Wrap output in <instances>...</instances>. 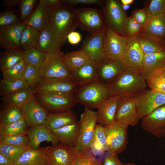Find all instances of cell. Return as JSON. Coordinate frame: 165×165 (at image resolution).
<instances>
[{
  "label": "cell",
  "mask_w": 165,
  "mask_h": 165,
  "mask_svg": "<svg viewBox=\"0 0 165 165\" xmlns=\"http://www.w3.org/2000/svg\"><path fill=\"white\" fill-rule=\"evenodd\" d=\"M47 8L50 15L47 29L63 45L69 34L78 27L75 9L63 5Z\"/></svg>",
  "instance_id": "6da1fadb"
},
{
  "label": "cell",
  "mask_w": 165,
  "mask_h": 165,
  "mask_svg": "<svg viewBox=\"0 0 165 165\" xmlns=\"http://www.w3.org/2000/svg\"><path fill=\"white\" fill-rule=\"evenodd\" d=\"M147 86L146 80L141 74L125 70L108 88L111 96L121 97L135 96Z\"/></svg>",
  "instance_id": "7a4b0ae2"
},
{
  "label": "cell",
  "mask_w": 165,
  "mask_h": 165,
  "mask_svg": "<svg viewBox=\"0 0 165 165\" xmlns=\"http://www.w3.org/2000/svg\"><path fill=\"white\" fill-rule=\"evenodd\" d=\"M73 96L76 103L93 109L97 108L111 95L108 86L97 81L85 85L77 86Z\"/></svg>",
  "instance_id": "3957f363"
},
{
  "label": "cell",
  "mask_w": 165,
  "mask_h": 165,
  "mask_svg": "<svg viewBox=\"0 0 165 165\" xmlns=\"http://www.w3.org/2000/svg\"><path fill=\"white\" fill-rule=\"evenodd\" d=\"M39 70L43 78L72 79V71L61 51L46 53Z\"/></svg>",
  "instance_id": "277c9868"
},
{
  "label": "cell",
  "mask_w": 165,
  "mask_h": 165,
  "mask_svg": "<svg viewBox=\"0 0 165 165\" xmlns=\"http://www.w3.org/2000/svg\"><path fill=\"white\" fill-rule=\"evenodd\" d=\"M100 10L106 28L125 36L124 25L127 16L121 2L117 0H106Z\"/></svg>",
  "instance_id": "5b68a950"
},
{
  "label": "cell",
  "mask_w": 165,
  "mask_h": 165,
  "mask_svg": "<svg viewBox=\"0 0 165 165\" xmlns=\"http://www.w3.org/2000/svg\"><path fill=\"white\" fill-rule=\"evenodd\" d=\"M34 96L39 104L50 113L72 110L76 102L72 95L61 93L41 92Z\"/></svg>",
  "instance_id": "8992f818"
},
{
  "label": "cell",
  "mask_w": 165,
  "mask_h": 165,
  "mask_svg": "<svg viewBox=\"0 0 165 165\" xmlns=\"http://www.w3.org/2000/svg\"><path fill=\"white\" fill-rule=\"evenodd\" d=\"M97 112L85 107L78 121L80 126L79 137L75 145L80 153L89 148L97 124Z\"/></svg>",
  "instance_id": "52a82bcc"
},
{
  "label": "cell",
  "mask_w": 165,
  "mask_h": 165,
  "mask_svg": "<svg viewBox=\"0 0 165 165\" xmlns=\"http://www.w3.org/2000/svg\"><path fill=\"white\" fill-rule=\"evenodd\" d=\"M78 27L94 34L105 31V26L100 10L90 8L75 9Z\"/></svg>",
  "instance_id": "ba28073f"
},
{
  "label": "cell",
  "mask_w": 165,
  "mask_h": 165,
  "mask_svg": "<svg viewBox=\"0 0 165 165\" xmlns=\"http://www.w3.org/2000/svg\"><path fill=\"white\" fill-rule=\"evenodd\" d=\"M128 126L124 123L114 122L104 127L107 152L117 154L125 150L127 144Z\"/></svg>",
  "instance_id": "9c48e42d"
},
{
  "label": "cell",
  "mask_w": 165,
  "mask_h": 165,
  "mask_svg": "<svg viewBox=\"0 0 165 165\" xmlns=\"http://www.w3.org/2000/svg\"><path fill=\"white\" fill-rule=\"evenodd\" d=\"M139 119L165 104V93L152 89H146L134 96Z\"/></svg>",
  "instance_id": "30bf717a"
},
{
  "label": "cell",
  "mask_w": 165,
  "mask_h": 165,
  "mask_svg": "<svg viewBox=\"0 0 165 165\" xmlns=\"http://www.w3.org/2000/svg\"><path fill=\"white\" fill-rule=\"evenodd\" d=\"M144 56L136 36L128 38L122 61L125 70L141 74Z\"/></svg>",
  "instance_id": "8fae6325"
},
{
  "label": "cell",
  "mask_w": 165,
  "mask_h": 165,
  "mask_svg": "<svg viewBox=\"0 0 165 165\" xmlns=\"http://www.w3.org/2000/svg\"><path fill=\"white\" fill-rule=\"evenodd\" d=\"M128 37L107 28L105 33L104 49L106 57L122 63Z\"/></svg>",
  "instance_id": "7c38bea8"
},
{
  "label": "cell",
  "mask_w": 165,
  "mask_h": 165,
  "mask_svg": "<svg viewBox=\"0 0 165 165\" xmlns=\"http://www.w3.org/2000/svg\"><path fill=\"white\" fill-rule=\"evenodd\" d=\"M45 151L49 165H72L80 154L76 147L66 146L60 143L45 147Z\"/></svg>",
  "instance_id": "4fadbf2b"
},
{
  "label": "cell",
  "mask_w": 165,
  "mask_h": 165,
  "mask_svg": "<svg viewBox=\"0 0 165 165\" xmlns=\"http://www.w3.org/2000/svg\"><path fill=\"white\" fill-rule=\"evenodd\" d=\"M134 96L120 97L117 105L114 122L134 126L139 120Z\"/></svg>",
  "instance_id": "5bb4252c"
},
{
  "label": "cell",
  "mask_w": 165,
  "mask_h": 165,
  "mask_svg": "<svg viewBox=\"0 0 165 165\" xmlns=\"http://www.w3.org/2000/svg\"><path fill=\"white\" fill-rule=\"evenodd\" d=\"M96 70L97 81L108 86L114 83L125 70L122 63L106 58L97 64Z\"/></svg>",
  "instance_id": "9a60e30c"
},
{
  "label": "cell",
  "mask_w": 165,
  "mask_h": 165,
  "mask_svg": "<svg viewBox=\"0 0 165 165\" xmlns=\"http://www.w3.org/2000/svg\"><path fill=\"white\" fill-rule=\"evenodd\" d=\"M77 87L72 79L43 78L42 81L33 90L34 94L41 92H53L73 96Z\"/></svg>",
  "instance_id": "2e32d148"
},
{
  "label": "cell",
  "mask_w": 165,
  "mask_h": 165,
  "mask_svg": "<svg viewBox=\"0 0 165 165\" xmlns=\"http://www.w3.org/2000/svg\"><path fill=\"white\" fill-rule=\"evenodd\" d=\"M141 125L144 130L156 137H165V104L143 118Z\"/></svg>",
  "instance_id": "e0dca14e"
},
{
  "label": "cell",
  "mask_w": 165,
  "mask_h": 165,
  "mask_svg": "<svg viewBox=\"0 0 165 165\" xmlns=\"http://www.w3.org/2000/svg\"><path fill=\"white\" fill-rule=\"evenodd\" d=\"M20 108L28 127L44 125L50 114L38 102L35 96Z\"/></svg>",
  "instance_id": "ac0fdd59"
},
{
  "label": "cell",
  "mask_w": 165,
  "mask_h": 165,
  "mask_svg": "<svg viewBox=\"0 0 165 165\" xmlns=\"http://www.w3.org/2000/svg\"><path fill=\"white\" fill-rule=\"evenodd\" d=\"M105 31L91 34L84 40L80 48L87 54L91 60L94 61L97 64L107 58L104 49Z\"/></svg>",
  "instance_id": "d6986e66"
},
{
  "label": "cell",
  "mask_w": 165,
  "mask_h": 165,
  "mask_svg": "<svg viewBox=\"0 0 165 165\" xmlns=\"http://www.w3.org/2000/svg\"><path fill=\"white\" fill-rule=\"evenodd\" d=\"M26 25L23 22L0 28V46L6 49H20L23 31Z\"/></svg>",
  "instance_id": "ffe728a7"
},
{
  "label": "cell",
  "mask_w": 165,
  "mask_h": 165,
  "mask_svg": "<svg viewBox=\"0 0 165 165\" xmlns=\"http://www.w3.org/2000/svg\"><path fill=\"white\" fill-rule=\"evenodd\" d=\"M27 134L29 139L28 147L31 149L38 148L40 143L44 141L51 142L53 145L59 143L50 130L44 125L28 127Z\"/></svg>",
  "instance_id": "44dd1931"
},
{
  "label": "cell",
  "mask_w": 165,
  "mask_h": 165,
  "mask_svg": "<svg viewBox=\"0 0 165 165\" xmlns=\"http://www.w3.org/2000/svg\"><path fill=\"white\" fill-rule=\"evenodd\" d=\"M120 97L116 96H111L100 104L97 108V121L99 124L105 127L114 122Z\"/></svg>",
  "instance_id": "7402d4cb"
},
{
  "label": "cell",
  "mask_w": 165,
  "mask_h": 165,
  "mask_svg": "<svg viewBox=\"0 0 165 165\" xmlns=\"http://www.w3.org/2000/svg\"><path fill=\"white\" fill-rule=\"evenodd\" d=\"M165 68V50L145 55L141 75L146 80Z\"/></svg>",
  "instance_id": "603a6c76"
},
{
  "label": "cell",
  "mask_w": 165,
  "mask_h": 165,
  "mask_svg": "<svg viewBox=\"0 0 165 165\" xmlns=\"http://www.w3.org/2000/svg\"><path fill=\"white\" fill-rule=\"evenodd\" d=\"M50 131L60 143L66 146L75 147L79 134V124L77 122Z\"/></svg>",
  "instance_id": "cb8c5ba5"
},
{
  "label": "cell",
  "mask_w": 165,
  "mask_h": 165,
  "mask_svg": "<svg viewBox=\"0 0 165 165\" xmlns=\"http://www.w3.org/2000/svg\"><path fill=\"white\" fill-rule=\"evenodd\" d=\"M97 63L90 60L87 63L72 72V79L77 86H83L97 81Z\"/></svg>",
  "instance_id": "d4e9b609"
},
{
  "label": "cell",
  "mask_w": 165,
  "mask_h": 165,
  "mask_svg": "<svg viewBox=\"0 0 165 165\" xmlns=\"http://www.w3.org/2000/svg\"><path fill=\"white\" fill-rule=\"evenodd\" d=\"M49 21L47 8L40 0L32 13L23 23L41 32L48 28Z\"/></svg>",
  "instance_id": "484cf974"
},
{
  "label": "cell",
  "mask_w": 165,
  "mask_h": 165,
  "mask_svg": "<svg viewBox=\"0 0 165 165\" xmlns=\"http://www.w3.org/2000/svg\"><path fill=\"white\" fill-rule=\"evenodd\" d=\"M14 165H49L45 147L28 148L14 162Z\"/></svg>",
  "instance_id": "4316f807"
},
{
  "label": "cell",
  "mask_w": 165,
  "mask_h": 165,
  "mask_svg": "<svg viewBox=\"0 0 165 165\" xmlns=\"http://www.w3.org/2000/svg\"><path fill=\"white\" fill-rule=\"evenodd\" d=\"M77 116L72 110L67 111L50 113L44 124L50 130L76 122Z\"/></svg>",
  "instance_id": "83f0119b"
},
{
  "label": "cell",
  "mask_w": 165,
  "mask_h": 165,
  "mask_svg": "<svg viewBox=\"0 0 165 165\" xmlns=\"http://www.w3.org/2000/svg\"><path fill=\"white\" fill-rule=\"evenodd\" d=\"M144 55L165 50V40L139 32L136 36Z\"/></svg>",
  "instance_id": "f1b7e54d"
},
{
  "label": "cell",
  "mask_w": 165,
  "mask_h": 165,
  "mask_svg": "<svg viewBox=\"0 0 165 165\" xmlns=\"http://www.w3.org/2000/svg\"><path fill=\"white\" fill-rule=\"evenodd\" d=\"M90 148L93 154L101 160L107 151V145L104 127L97 124Z\"/></svg>",
  "instance_id": "f546056e"
},
{
  "label": "cell",
  "mask_w": 165,
  "mask_h": 165,
  "mask_svg": "<svg viewBox=\"0 0 165 165\" xmlns=\"http://www.w3.org/2000/svg\"><path fill=\"white\" fill-rule=\"evenodd\" d=\"M140 32L164 40L165 17L163 14L150 16L146 23L142 26Z\"/></svg>",
  "instance_id": "4dcf8cb0"
},
{
  "label": "cell",
  "mask_w": 165,
  "mask_h": 165,
  "mask_svg": "<svg viewBox=\"0 0 165 165\" xmlns=\"http://www.w3.org/2000/svg\"><path fill=\"white\" fill-rule=\"evenodd\" d=\"M62 45L47 28L40 32L35 48L41 52L48 53L61 51Z\"/></svg>",
  "instance_id": "1f68e13d"
},
{
  "label": "cell",
  "mask_w": 165,
  "mask_h": 165,
  "mask_svg": "<svg viewBox=\"0 0 165 165\" xmlns=\"http://www.w3.org/2000/svg\"><path fill=\"white\" fill-rule=\"evenodd\" d=\"M33 90L29 86L22 88L7 96L2 97L1 99L7 105L21 107L34 96Z\"/></svg>",
  "instance_id": "d6a6232c"
},
{
  "label": "cell",
  "mask_w": 165,
  "mask_h": 165,
  "mask_svg": "<svg viewBox=\"0 0 165 165\" xmlns=\"http://www.w3.org/2000/svg\"><path fill=\"white\" fill-rule=\"evenodd\" d=\"M24 50L21 49L6 50L0 54V70L2 71L20 62L24 59Z\"/></svg>",
  "instance_id": "836d02e7"
},
{
  "label": "cell",
  "mask_w": 165,
  "mask_h": 165,
  "mask_svg": "<svg viewBox=\"0 0 165 165\" xmlns=\"http://www.w3.org/2000/svg\"><path fill=\"white\" fill-rule=\"evenodd\" d=\"M23 117L20 107L8 105L3 102L0 109V123L9 124L16 122Z\"/></svg>",
  "instance_id": "e575fe53"
},
{
  "label": "cell",
  "mask_w": 165,
  "mask_h": 165,
  "mask_svg": "<svg viewBox=\"0 0 165 165\" xmlns=\"http://www.w3.org/2000/svg\"><path fill=\"white\" fill-rule=\"evenodd\" d=\"M66 61L72 72L81 67L91 60L87 54L80 49L64 54Z\"/></svg>",
  "instance_id": "d590c367"
},
{
  "label": "cell",
  "mask_w": 165,
  "mask_h": 165,
  "mask_svg": "<svg viewBox=\"0 0 165 165\" xmlns=\"http://www.w3.org/2000/svg\"><path fill=\"white\" fill-rule=\"evenodd\" d=\"M28 127L24 118L11 123H0V135L13 136L27 134Z\"/></svg>",
  "instance_id": "8d00e7d4"
},
{
  "label": "cell",
  "mask_w": 165,
  "mask_h": 165,
  "mask_svg": "<svg viewBox=\"0 0 165 165\" xmlns=\"http://www.w3.org/2000/svg\"><path fill=\"white\" fill-rule=\"evenodd\" d=\"M40 31L28 26L23 30L21 38L20 45L24 50L35 48L39 39Z\"/></svg>",
  "instance_id": "74e56055"
},
{
  "label": "cell",
  "mask_w": 165,
  "mask_h": 165,
  "mask_svg": "<svg viewBox=\"0 0 165 165\" xmlns=\"http://www.w3.org/2000/svg\"><path fill=\"white\" fill-rule=\"evenodd\" d=\"M27 65L26 62L23 59L13 66L2 71L3 78L10 81L24 79Z\"/></svg>",
  "instance_id": "f35d334b"
},
{
  "label": "cell",
  "mask_w": 165,
  "mask_h": 165,
  "mask_svg": "<svg viewBox=\"0 0 165 165\" xmlns=\"http://www.w3.org/2000/svg\"><path fill=\"white\" fill-rule=\"evenodd\" d=\"M29 86L24 79L10 81L3 78L0 80V95L4 97L23 88Z\"/></svg>",
  "instance_id": "ab89813d"
},
{
  "label": "cell",
  "mask_w": 165,
  "mask_h": 165,
  "mask_svg": "<svg viewBox=\"0 0 165 165\" xmlns=\"http://www.w3.org/2000/svg\"><path fill=\"white\" fill-rule=\"evenodd\" d=\"M46 53L40 52L35 48L24 50V59L28 64L39 69L43 62Z\"/></svg>",
  "instance_id": "60d3db41"
},
{
  "label": "cell",
  "mask_w": 165,
  "mask_h": 165,
  "mask_svg": "<svg viewBox=\"0 0 165 165\" xmlns=\"http://www.w3.org/2000/svg\"><path fill=\"white\" fill-rule=\"evenodd\" d=\"M28 148V147L0 143V153L14 163Z\"/></svg>",
  "instance_id": "b9f144b4"
},
{
  "label": "cell",
  "mask_w": 165,
  "mask_h": 165,
  "mask_svg": "<svg viewBox=\"0 0 165 165\" xmlns=\"http://www.w3.org/2000/svg\"><path fill=\"white\" fill-rule=\"evenodd\" d=\"M43 78L39 69L28 64L24 79L32 90L42 81Z\"/></svg>",
  "instance_id": "7bdbcfd3"
},
{
  "label": "cell",
  "mask_w": 165,
  "mask_h": 165,
  "mask_svg": "<svg viewBox=\"0 0 165 165\" xmlns=\"http://www.w3.org/2000/svg\"><path fill=\"white\" fill-rule=\"evenodd\" d=\"M72 165H102L101 160L97 158L89 148L80 153Z\"/></svg>",
  "instance_id": "ee69618b"
},
{
  "label": "cell",
  "mask_w": 165,
  "mask_h": 165,
  "mask_svg": "<svg viewBox=\"0 0 165 165\" xmlns=\"http://www.w3.org/2000/svg\"><path fill=\"white\" fill-rule=\"evenodd\" d=\"M29 139L27 134L13 136L0 135V143L28 147Z\"/></svg>",
  "instance_id": "f6af8a7d"
},
{
  "label": "cell",
  "mask_w": 165,
  "mask_h": 165,
  "mask_svg": "<svg viewBox=\"0 0 165 165\" xmlns=\"http://www.w3.org/2000/svg\"><path fill=\"white\" fill-rule=\"evenodd\" d=\"M142 27L132 16L127 17L124 25V35L128 38L137 36Z\"/></svg>",
  "instance_id": "bcb514c9"
},
{
  "label": "cell",
  "mask_w": 165,
  "mask_h": 165,
  "mask_svg": "<svg viewBox=\"0 0 165 165\" xmlns=\"http://www.w3.org/2000/svg\"><path fill=\"white\" fill-rule=\"evenodd\" d=\"M21 22L13 10L8 9L0 14V28L18 24Z\"/></svg>",
  "instance_id": "7dc6e473"
},
{
  "label": "cell",
  "mask_w": 165,
  "mask_h": 165,
  "mask_svg": "<svg viewBox=\"0 0 165 165\" xmlns=\"http://www.w3.org/2000/svg\"><path fill=\"white\" fill-rule=\"evenodd\" d=\"M144 8L151 16L163 14L165 11V0H151Z\"/></svg>",
  "instance_id": "c3c4849f"
},
{
  "label": "cell",
  "mask_w": 165,
  "mask_h": 165,
  "mask_svg": "<svg viewBox=\"0 0 165 165\" xmlns=\"http://www.w3.org/2000/svg\"><path fill=\"white\" fill-rule=\"evenodd\" d=\"M151 89L165 93V77L159 74H154L146 80Z\"/></svg>",
  "instance_id": "681fc988"
},
{
  "label": "cell",
  "mask_w": 165,
  "mask_h": 165,
  "mask_svg": "<svg viewBox=\"0 0 165 165\" xmlns=\"http://www.w3.org/2000/svg\"><path fill=\"white\" fill-rule=\"evenodd\" d=\"M37 2L36 0H21L20 4L21 22L24 21L34 11L33 9Z\"/></svg>",
  "instance_id": "f907efd6"
},
{
  "label": "cell",
  "mask_w": 165,
  "mask_h": 165,
  "mask_svg": "<svg viewBox=\"0 0 165 165\" xmlns=\"http://www.w3.org/2000/svg\"><path fill=\"white\" fill-rule=\"evenodd\" d=\"M131 16L142 26L146 23L150 16L147 14L145 8L136 9L132 11Z\"/></svg>",
  "instance_id": "816d5d0a"
},
{
  "label": "cell",
  "mask_w": 165,
  "mask_h": 165,
  "mask_svg": "<svg viewBox=\"0 0 165 165\" xmlns=\"http://www.w3.org/2000/svg\"><path fill=\"white\" fill-rule=\"evenodd\" d=\"M102 165H124L119 160L117 154L106 152L101 159Z\"/></svg>",
  "instance_id": "f5cc1de1"
},
{
  "label": "cell",
  "mask_w": 165,
  "mask_h": 165,
  "mask_svg": "<svg viewBox=\"0 0 165 165\" xmlns=\"http://www.w3.org/2000/svg\"><path fill=\"white\" fill-rule=\"evenodd\" d=\"M103 1L100 0H63L62 5L72 6L78 4H96L102 6Z\"/></svg>",
  "instance_id": "db71d44e"
},
{
  "label": "cell",
  "mask_w": 165,
  "mask_h": 165,
  "mask_svg": "<svg viewBox=\"0 0 165 165\" xmlns=\"http://www.w3.org/2000/svg\"><path fill=\"white\" fill-rule=\"evenodd\" d=\"M81 36L78 32L73 31L68 35L67 39L69 43L75 45L79 43L81 40Z\"/></svg>",
  "instance_id": "11a10c76"
},
{
  "label": "cell",
  "mask_w": 165,
  "mask_h": 165,
  "mask_svg": "<svg viewBox=\"0 0 165 165\" xmlns=\"http://www.w3.org/2000/svg\"><path fill=\"white\" fill-rule=\"evenodd\" d=\"M47 7H54L62 5L63 0H41Z\"/></svg>",
  "instance_id": "9f6ffc18"
},
{
  "label": "cell",
  "mask_w": 165,
  "mask_h": 165,
  "mask_svg": "<svg viewBox=\"0 0 165 165\" xmlns=\"http://www.w3.org/2000/svg\"><path fill=\"white\" fill-rule=\"evenodd\" d=\"M21 0H4L2 2L3 6L9 7L20 5Z\"/></svg>",
  "instance_id": "6f0895ef"
},
{
  "label": "cell",
  "mask_w": 165,
  "mask_h": 165,
  "mask_svg": "<svg viewBox=\"0 0 165 165\" xmlns=\"http://www.w3.org/2000/svg\"><path fill=\"white\" fill-rule=\"evenodd\" d=\"M0 165H14V163L0 153Z\"/></svg>",
  "instance_id": "680465c9"
},
{
  "label": "cell",
  "mask_w": 165,
  "mask_h": 165,
  "mask_svg": "<svg viewBox=\"0 0 165 165\" xmlns=\"http://www.w3.org/2000/svg\"><path fill=\"white\" fill-rule=\"evenodd\" d=\"M120 1L122 5H129L134 2V0H121Z\"/></svg>",
  "instance_id": "91938a15"
},
{
  "label": "cell",
  "mask_w": 165,
  "mask_h": 165,
  "mask_svg": "<svg viewBox=\"0 0 165 165\" xmlns=\"http://www.w3.org/2000/svg\"><path fill=\"white\" fill-rule=\"evenodd\" d=\"M160 74L162 76H163V77H165V69L163 70H162V71H161L160 72H157V73H155L154 74Z\"/></svg>",
  "instance_id": "94428289"
},
{
  "label": "cell",
  "mask_w": 165,
  "mask_h": 165,
  "mask_svg": "<svg viewBox=\"0 0 165 165\" xmlns=\"http://www.w3.org/2000/svg\"><path fill=\"white\" fill-rule=\"evenodd\" d=\"M123 9L125 11L130 8L129 5H122Z\"/></svg>",
  "instance_id": "6125c7cd"
},
{
  "label": "cell",
  "mask_w": 165,
  "mask_h": 165,
  "mask_svg": "<svg viewBox=\"0 0 165 165\" xmlns=\"http://www.w3.org/2000/svg\"><path fill=\"white\" fill-rule=\"evenodd\" d=\"M124 165H136L135 164L133 163H128L127 164H124Z\"/></svg>",
  "instance_id": "be15d7a7"
},
{
  "label": "cell",
  "mask_w": 165,
  "mask_h": 165,
  "mask_svg": "<svg viewBox=\"0 0 165 165\" xmlns=\"http://www.w3.org/2000/svg\"><path fill=\"white\" fill-rule=\"evenodd\" d=\"M165 17V11H164V12L163 13Z\"/></svg>",
  "instance_id": "e7e4bbea"
},
{
  "label": "cell",
  "mask_w": 165,
  "mask_h": 165,
  "mask_svg": "<svg viewBox=\"0 0 165 165\" xmlns=\"http://www.w3.org/2000/svg\"></svg>",
  "instance_id": "03108f58"
}]
</instances>
